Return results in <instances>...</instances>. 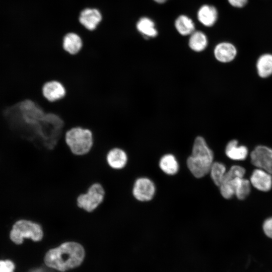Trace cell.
<instances>
[{
  "label": "cell",
  "mask_w": 272,
  "mask_h": 272,
  "mask_svg": "<svg viewBox=\"0 0 272 272\" xmlns=\"http://www.w3.org/2000/svg\"><path fill=\"white\" fill-rule=\"evenodd\" d=\"M85 257L82 244L75 241H66L48 250L44 262L48 267L61 272L79 266Z\"/></svg>",
  "instance_id": "6da1fadb"
},
{
  "label": "cell",
  "mask_w": 272,
  "mask_h": 272,
  "mask_svg": "<svg viewBox=\"0 0 272 272\" xmlns=\"http://www.w3.org/2000/svg\"><path fill=\"white\" fill-rule=\"evenodd\" d=\"M214 154L202 137H197L193 145L192 154L187 160V166L196 178H201L210 172L213 163Z\"/></svg>",
  "instance_id": "7a4b0ae2"
},
{
  "label": "cell",
  "mask_w": 272,
  "mask_h": 272,
  "mask_svg": "<svg viewBox=\"0 0 272 272\" xmlns=\"http://www.w3.org/2000/svg\"><path fill=\"white\" fill-rule=\"evenodd\" d=\"M65 142L71 153L77 156L89 154L94 145L92 131L80 126L71 128L65 134Z\"/></svg>",
  "instance_id": "3957f363"
},
{
  "label": "cell",
  "mask_w": 272,
  "mask_h": 272,
  "mask_svg": "<svg viewBox=\"0 0 272 272\" xmlns=\"http://www.w3.org/2000/svg\"><path fill=\"white\" fill-rule=\"evenodd\" d=\"M43 236V230L40 224L26 219L17 221L9 233L11 241L16 245L23 244L25 239L34 242L40 241Z\"/></svg>",
  "instance_id": "277c9868"
},
{
  "label": "cell",
  "mask_w": 272,
  "mask_h": 272,
  "mask_svg": "<svg viewBox=\"0 0 272 272\" xmlns=\"http://www.w3.org/2000/svg\"><path fill=\"white\" fill-rule=\"evenodd\" d=\"M105 191L102 185L98 182L92 184L86 193L80 194L77 198V206L85 211H94L103 201Z\"/></svg>",
  "instance_id": "5b68a950"
},
{
  "label": "cell",
  "mask_w": 272,
  "mask_h": 272,
  "mask_svg": "<svg viewBox=\"0 0 272 272\" xmlns=\"http://www.w3.org/2000/svg\"><path fill=\"white\" fill-rule=\"evenodd\" d=\"M251 164L272 175V148L264 145L255 147L250 154Z\"/></svg>",
  "instance_id": "8992f818"
},
{
  "label": "cell",
  "mask_w": 272,
  "mask_h": 272,
  "mask_svg": "<svg viewBox=\"0 0 272 272\" xmlns=\"http://www.w3.org/2000/svg\"><path fill=\"white\" fill-rule=\"evenodd\" d=\"M155 191V185L151 180L146 177H141L135 181L132 192L134 197L138 200L147 201L153 198Z\"/></svg>",
  "instance_id": "52a82bcc"
},
{
  "label": "cell",
  "mask_w": 272,
  "mask_h": 272,
  "mask_svg": "<svg viewBox=\"0 0 272 272\" xmlns=\"http://www.w3.org/2000/svg\"><path fill=\"white\" fill-rule=\"evenodd\" d=\"M251 186L262 192H268L272 188V175L263 169L256 168L250 179Z\"/></svg>",
  "instance_id": "ba28073f"
},
{
  "label": "cell",
  "mask_w": 272,
  "mask_h": 272,
  "mask_svg": "<svg viewBox=\"0 0 272 272\" xmlns=\"http://www.w3.org/2000/svg\"><path fill=\"white\" fill-rule=\"evenodd\" d=\"M42 91L44 98L51 102L61 100L64 98L66 93L64 85L57 80L45 82L43 85Z\"/></svg>",
  "instance_id": "9c48e42d"
},
{
  "label": "cell",
  "mask_w": 272,
  "mask_h": 272,
  "mask_svg": "<svg viewBox=\"0 0 272 272\" xmlns=\"http://www.w3.org/2000/svg\"><path fill=\"white\" fill-rule=\"evenodd\" d=\"M214 54L218 61L228 63L235 58L237 54V49L233 44L228 42H222L215 46Z\"/></svg>",
  "instance_id": "30bf717a"
},
{
  "label": "cell",
  "mask_w": 272,
  "mask_h": 272,
  "mask_svg": "<svg viewBox=\"0 0 272 272\" xmlns=\"http://www.w3.org/2000/svg\"><path fill=\"white\" fill-rule=\"evenodd\" d=\"M106 160L108 166L113 169L119 170L126 165L128 157L125 151L119 147H113L106 153Z\"/></svg>",
  "instance_id": "8fae6325"
},
{
  "label": "cell",
  "mask_w": 272,
  "mask_h": 272,
  "mask_svg": "<svg viewBox=\"0 0 272 272\" xmlns=\"http://www.w3.org/2000/svg\"><path fill=\"white\" fill-rule=\"evenodd\" d=\"M102 20V15L96 9H85L81 13L79 21L86 29L94 30Z\"/></svg>",
  "instance_id": "7c38bea8"
},
{
  "label": "cell",
  "mask_w": 272,
  "mask_h": 272,
  "mask_svg": "<svg viewBox=\"0 0 272 272\" xmlns=\"http://www.w3.org/2000/svg\"><path fill=\"white\" fill-rule=\"evenodd\" d=\"M225 154L231 160L244 161L248 155V150L245 146L239 145L237 140H232L226 146Z\"/></svg>",
  "instance_id": "4fadbf2b"
},
{
  "label": "cell",
  "mask_w": 272,
  "mask_h": 272,
  "mask_svg": "<svg viewBox=\"0 0 272 272\" xmlns=\"http://www.w3.org/2000/svg\"><path fill=\"white\" fill-rule=\"evenodd\" d=\"M62 46L63 50L70 54L76 55L82 49L83 42L78 34L69 33L63 37Z\"/></svg>",
  "instance_id": "5bb4252c"
},
{
  "label": "cell",
  "mask_w": 272,
  "mask_h": 272,
  "mask_svg": "<svg viewBox=\"0 0 272 272\" xmlns=\"http://www.w3.org/2000/svg\"><path fill=\"white\" fill-rule=\"evenodd\" d=\"M218 16L217 9L211 5H203L199 8L197 12L198 21L207 27L214 25L217 20Z\"/></svg>",
  "instance_id": "9a60e30c"
},
{
  "label": "cell",
  "mask_w": 272,
  "mask_h": 272,
  "mask_svg": "<svg viewBox=\"0 0 272 272\" xmlns=\"http://www.w3.org/2000/svg\"><path fill=\"white\" fill-rule=\"evenodd\" d=\"M257 73L259 77L265 79L272 75V54L264 53L258 58L256 63Z\"/></svg>",
  "instance_id": "2e32d148"
},
{
  "label": "cell",
  "mask_w": 272,
  "mask_h": 272,
  "mask_svg": "<svg viewBox=\"0 0 272 272\" xmlns=\"http://www.w3.org/2000/svg\"><path fill=\"white\" fill-rule=\"evenodd\" d=\"M159 166L161 169L168 175H174L179 170V165L176 158L172 154L164 155L160 159Z\"/></svg>",
  "instance_id": "e0dca14e"
},
{
  "label": "cell",
  "mask_w": 272,
  "mask_h": 272,
  "mask_svg": "<svg viewBox=\"0 0 272 272\" xmlns=\"http://www.w3.org/2000/svg\"><path fill=\"white\" fill-rule=\"evenodd\" d=\"M208 41L206 35L201 31H194L189 39L188 45L191 49L201 52L207 47Z\"/></svg>",
  "instance_id": "ac0fdd59"
},
{
  "label": "cell",
  "mask_w": 272,
  "mask_h": 272,
  "mask_svg": "<svg viewBox=\"0 0 272 272\" xmlns=\"http://www.w3.org/2000/svg\"><path fill=\"white\" fill-rule=\"evenodd\" d=\"M175 26L177 31L183 36L191 34L195 28L192 20L185 15H181L176 19Z\"/></svg>",
  "instance_id": "d6986e66"
},
{
  "label": "cell",
  "mask_w": 272,
  "mask_h": 272,
  "mask_svg": "<svg viewBox=\"0 0 272 272\" xmlns=\"http://www.w3.org/2000/svg\"><path fill=\"white\" fill-rule=\"evenodd\" d=\"M137 28L144 36L147 37H155L158 34L155 23L147 17L141 18L137 23Z\"/></svg>",
  "instance_id": "ffe728a7"
},
{
  "label": "cell",
  "mask_w": 272,
  "mask_h": 272,
  "mask_svg": "<svg viewBox=\"0 0 272 272\" xmlns=\"http://www.w3.org/2000/svg\"><path fill=\"white\" fill-rule=\"evenodd\" d=\"M226 172V167L224 164L216 162L212 165L209 173L214 183L219 187Z\"/></svg>",
  "instance_id": "44dd1931"
},
{
  "label": "cell",
  "mask_w": 272,
  "mask_h": 272,
  "mask_svg": "<svg viewBox=\"0 0 272 272\" xmlns=\"http://www.w3.org/2000/svg\"><path fill=\"white\" fill-rule=\"evenodd\" d=\"M16 265L10 258H0V272H15Z\"/></svg>",
  "instance_id": "7402d4cb"
},
{
  "label": "cell",
  "mask_w": 272,
  "mask_h": 272,
  "mask_svg": "<svg viewBox=\"0 0 272 272\" xmlns=\"http://www.w3.org/2000/svg\"><path fill=\"white\" fill-rule=\"evenodd\" d=\"M262 230L267 237L272 239V217L264 220L262 224Z\"/></svg>",
  "instance_id": "603a6c76"
},
{
  "label": "cell",
  "mask_w": 272,
  "mask_h": 272,
  "mask_svg": "<svg viewBox=\"0 0 272 272\" xmlns=\"http://www.w3.org/2000/svg\"><path fill=\"white\" fill-rule=\"evenodd\" d=\"M229 4L234 8H242L248 3V0H228Z\"/></svg>",
  "instance_id": "cb8c5ba5"
},
{
  "label": "cell",
  "mask_w": 272,
  "mask_h": 272,
  "mask_svg": "<svg viewBox=\"0 0 272 272\" xmlns=\"http://www.w3.org/2000/svg\"><path fill=\"white\" fill-rule=\"evenodd\" d=\"M154 1L159 4H163L165 3L167 0H154Z\"/></svg>",
  "instance_id": "d4e9b609"
}]
</instances>
